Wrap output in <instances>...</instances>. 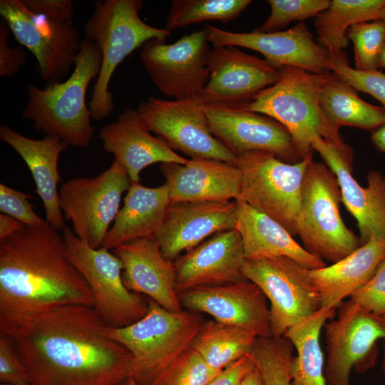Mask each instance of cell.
I'll return each instance as SVG.
<instances>
[{"label":"cell","instance_id":"37","mask_svg":"<svg viewBox=\"0 0 385 385\" xmlns=\"http://www.w3.org/2000/svg\"><path fill=\"white\" fill-rule=\"evenodd\" d=\"M221 371L190 348L164 369L151 385H208Z\"/></svg>","mask_w":385,"mask_h":385},{"label":"cell","instance_id":"40","mask_svg":"<svg viewBox=\"0 0 385 385\" xmlns=\"http://www.w3.org/2000/svg\"><path fill=\"white\" fill-rule=\"evenodd\" d=\"M30 195L0 184V211L13 217L27 227L42 225L46 220L40 217L34 210L29 200Z\"/></svg>","mask_w":385,"mask_h":385},{"label":"cell","instance_id":"51","mask_svg":"<svg viewBox=\"0 0 385 385\" xmlns=\"http://www.w3.org/2000/svg\"><path fill=\"white\" fill-rule=\"evenodd\" d=\"M384 341V356H383L381 366H382L383 371L385 373V340Z\"/></svg>","mask_w":385,"mask_h":385},{"label":"cell","instance_id":"28","mask_svg":"<svg viewBox=\"0 0 385 385\" xmlns=\"http://www.w3.org/2000/svg\"><path fill=\"white\" fill-rule=\"evenodd\" d=\"M385 258V237H374L329 266L309 270L322 307L336 309L367 284Z\"/></svg>","mask_w":385,"mask_h":385},{"label":"cell","instance_id":"47","mask_svg":"<svg viewBox=\"0 0 385 385\" xmlns=\"http://www.w3.org/2000/svg\"><path fill=\"white\" fill-rule=\"evenodd\" d=\"M371 140L376 149L385 153V123L371 133Z\"/></svg>","mask_w":385,"mask_h":385},{"label":"cell","instance_id":"46","mask_svg":"<svg viewBox=\"0 0 385 385\" xmlns=\"http://www.w3.org/2000/svg\"><path fill=\"white\" fill-rule=\"evenodd\" d=\"M26 225L8 215H0V240H3L17 232L21 230Z\"/></svg>","mask_w":385,"mask_h":385},{"label":"cell","instance_id":"3","mask_svg":"<svg viewBox=\"0 0 385 385\" xmlns=\"http://www.w3.org/2000/svg\"><path fill=\"white\" fill-rule=\"evenodd\" d=\"M101 66L99 50L84 38L72 73L65 81L47 84L43 88L28 86L23 117L31 120L36 130L58 137L69 146H88L95 128L91 123L86 96L91 81L97 79Z\"/></svg>","mask_w":385,"mask_h":385},{"label":"cell","instance_id":"50","mask_svg":"<svg viewBox=\"0 0 385 385\" xmlns=\"http://www.w3.org/2000/svg\"><path fill=\"white\" fill-rule=\"evenodd\" d=\"M380 63H381V68H385V44L383 47V49L381 53Z\"/></svg>","mask_w":385,"mask_h":385},{"label":"cell","instance_id":"29","mask_svg":"<svg viewBox=\"0 0 385 385\" xmlns=\"http://www.w3.org/2000/svg\"><path fill=\"white\" fill-rule=\"evenodd\" d=\"M170 203L165 183L148 188L132 183L102 247L111 250L135 239L155 238Z\"/></svg>","mask_w":385,"mask_h":385},{"label":"cell","instance_id":"13","mask_svg":"<svg viewBox=\"0 0 385 385\" xmlns=\"http://www.w3.org/2000/svg\"><path fill=\"white\" fill-rule=\"evenodd\" d=\"M327 342L325 376L329 385H350L353 368L364 372L375 362L376 344L385 340V318L349 299L339 307L337 317L324 326Z\"/></svg>","mask_w":385,"mask_h":385},{"label":"cell","instance_id":"33","mask_svg":"<svg viewBox=\"0 0 385 385\" xmlns=\"http://www.w3.org/2000/svg\"><path fill=\"white\" fill-rule=\"evenodd\" d=\"M257 338L245 328L210 320L202 324L192 348L212 368L222 371L250 354Z\"/></svg>","mask_w":385,"mask_h":385},{"label":"cell","instance_id":"10","mask_svg":"<svg viewBox=\"0 0 385 385\" xmlns=\"http://www.w3.org/2000/svg\"><path fill=\"white\" fill-rule=\"evenodd\" d=\"M131 184L126 170L115 160L96 177L63 183L58 192L59 205L73 233L90 247H101L120 210L122 195Z\"/></svg>","mask_w":385,"mask_h":385},{"label":"cell","instance_id":"48","mask_svg":"<svg viewBox=\"0 0 385 385\" xmlns=\"http://www.w3.org/2000/svg\"><path fill=\"white\" fill-rule=\"evenodd\" d=\"M240 385H265V384L260 372L254 365L244 376Z\"/></svg>","mask_w":385,"mask_h":385},{"label":"cell","instance_id":"30","mask_svg":"<svg viewBox=\"0 0 385 385\" xmlns=\"http://www.w3.org/2000/svg\"><path fill=\"white\" fill-rule=\"evenodd\" d=\"M385 0H332L314 18L317 43L331 58L349 61L347 31L352 25L380 19Z\"/></svg>","mask_w":385,"mask_h":385},{"label":"cell","instance_id":"22","mask_svg":"<svg viewBox=\"0 0 385 385\" xmlns=\"http://www.w3.org/2000/svg\"><path fill=\"white\" fill-rule=\"evenodd\" d=\"M235 226V200L171 202L155 239L164 257L174 262L183 252Z\"/></svg>","mask_w":385,"mask_h":385},{"label":"cell","instance_id":"11","mask_svg":"<svg viewBox=\"0 0 385 385\" xmlns=\"http://www.w3.org/2000/svg\"><path fill=\"white\" fill-rule=\"evenodd\" d=\"M309 270L285 257L246 259L242 274L270 302L272 337L286 332L322 308Z\"/></svg>","mask_w":385,"mask_h":385},{"label":"cell","instance_id":"1","mask_svg":"<svg viewBox=\"0 0 385 385\" xmlns=\"http://www.w3.org/2000/svg\"><path fill=\"white\" fill-rule=\"evenodd\" d=\"M107 327L93 307L71 305L29 317L4 334L31 385H120L133 376V358Z\"/></svg>","mask_w":385,"mask_h":385},{"label":"cell","instance_id":"49","mask_svg":"<svg viewBox=\"0 0 385 385\" xmlns=\"http://www.w3.org/2000/svg\"><path fill=\"white\" fill-rule=\"evenodd\" d=\"M120 385H140L133 376H129L125 379Z\"/></svg>","mask_w":385,"mask_h":385},{"label":"cell","instance_id":"17","mask_svg":"<svg viewBox=\"0 0 385 385\" xmlns=\"http://www.w3.org/2000/svg\"><path fill=\"white\" fill-rule=\"evenodd\" d=\"M202 107L212 133L237 157L255 150L271 153L288 163L307 157L288 130L271 117L240 106Z\"/></svg>","mask_w":385,"mask_h":385},{"label":"cell","instance_id":"39","mask_svg":"<svg viewBox=\"0 0 385 385\" xmlns=\"http://www.w3.org/2000/svg\"><path fill=\"white\" fill-rule=\"evenodd\" d=\"M329 71L334 73L357 91L368 93L385 108V73L376 71H361L349 66V61L329 58Z\"/></svg>","mask_w":385,"mask_h":385},{"label":"cell","instance_id":"19","mask_svg":"<svg viewBox=\"0 0 385 385\" xmlns=\"http://www.w3.org/2000/svg\"><path fill=\"white\" fill-rule=\"evenodd\" d=\"M212 46H233L262 53L277 68L292 66L312 73H329V53L314 38L304 22L275 32H233L212 25L203 28Z\"/></svg>","mask_w":385,"mask_h":385},{"label":"cell","instance_id":"32","mask_svg":"<svg viewBox=\"0 0 385 385\" xmlns=\"http://www.w3.org/2000/svg\"><path fill=\"white\" fill-rule=\"evenodd\" d=\"M319 101L326 118L337 128L351 126L372 133L385 123V108L364 101L356 90L332 72Z\"/></svg>","mask_w":385,"mask_h":385},{"label":"cell","instance_id":"36","mask_svg":"<svg viewBox=\"0 0 385 385\" xmlns=\"http://www.w3.org/2000/svg\"><path fill=\"white\" fill-rule=\"evenodd\" d=\"M347 38L354 45L355 68L376 71L385 44V21L381 19L356 23L349 29Z\"/></svg>","mask_w":385,"mask_h":385},{"label":"cell","instance_id":"2","mask_svg":"<svg viewBox=\"0 0 385 385\" xmlns=\"http://www.w3.org/2000/svg\"><path fill=\"white\" fill-rule=\"evenodd\" d=\"M71 305L93 307V299L56 230L46 221L0 240L1 333L29 317Z\"/></svg>","mask_w":385,"mask_h":385},{"label":"cell","instance_id":"4","mask_svg":"<svg viewBox=\"0 0 385 385\" xmlns=\"http://www.w3.org/2000/svg\"><path fill=\"white\" fill-rule=\"evenodd\" d=\"M141 0H101L95 3L84 25L85 38L93 43L101 54V66L88 104L91 118H108L114 103L108 90L118 66L149 40H166L171 32L144 22L139 13Z\"/></svg>","mask_w":385,"mask_h":385},{"label":"cell","instance_id":"35","mask_svg":"<svg viewBox=\"0 0 385 385\" xmlns=\"http://www.w3.org/2000/svg\"><path fill=\"white\" fill-rule=\"evenodd\" d=\"M293 351V344L284 337L257 338L250 354L265 385H292Z\"/></svg>","mask_w":385,"mask_h":385},{"label":"cell","instance_id":"12","mask_svg":"<svg viewBox=\"0 0 385 385\" xmlns=\"http://www.w3.org/2000/svg\"><path fill=\"white\" fill-rule=\"evenodd\" d=\"M0 15L15 38L35 56L46 85L68 76L82 42L73 21H56L36 14L24 0H1Z\"/></svg>","mask_w":385,"mask_h":385},{"label":"cell","instance_id":"25","mask_svg":"<svg viewBox=\"0 0 385 385\" xmlns=\"http://www.w3.org/2000/svg\"><path fill=\"white\" fill-rule=\"evenodd\" d=\"M171 202H230L240 197V168L222 160L191 158L186 164L162 163Z\"/></svg>","mask_w":385,"mask_h":385},{"label":"cell","instance_id":"27","mask_svg":"<svg viewBox=\"0 0 385 385\" xmlns=\"http://www.w3.org/2000/svg\"><path fill=\"white\" fill-rule=\"evenodd\" d=\"M235 202V229L241 236L246 259L285 257L309 270L327 266L324 260L306 250L279 222L240 199Z\"/></svg>","mask_w":385,"mask_h":385},{"label":"cell","instance_id":"44","mask_svg":"<svg viewBox=\"0 0 385 385\" xmlns=\"http://www.w3.org/2000/svg\"><path fill=\"white\" fill-rule=\"evenodd\" d=\"M33 13L56 21H73V3L71 0H24Z\"/></svg>","mask_w":385,"mask_h":385},{"label":"cell","instance_id":"14","mask_svg":"<svg viewBox=\"0 0 385 385\" xmlns=\"http://www.w3.org/2000/svg\"><path fill=\"white\" fill-rule=\"evenodd\" d=\"M209 44L204 29L173 43L153 38L141 47L140 59L163 94L174 99L196 98L209 80Z\"/></svg>","mask_w":385,"mask_h":385},{"label":"cell","instance_id":"43","mask_svg":"<svg viewBox=\"0 0 385 385\" xmlns=\"http://www.w3.org/2000/svg\"><path fill=\"white\" fill-rule=\"evenodd\" d=\"M10 29L3 19L0 21V76L9 77L17 73L26 62V54L19 47L9 43Z\"/></svg>","mask_w":385,"mask_h":385},{"label":"cell","instance_id":"31","mask_svg":"<svg viewBox=\"0 0 385 385\" xmlns=\"http://www.w3.org/2000/svg\"><path fill=\"white\" fill-rule=\"evenodd\" d=\"M335 309L322 307L284 334L297 352L289 366L292 385H327L320 334Z\"/></svg>","mask_w":385,"mask_h":385},{"label":"cell","instance_id":"8","mask_svg":"<svg viewBox=\"0 0 385 385\" xmlns=\"http://www.w3.org/2000/svg\"><path fill=\"white\" fill-rule=\"evenodd\" d=\"M312 160L313 153L295 163L284 162L265 151L241 154L237 162L242 175L238 199L297 235L304 177Z\"/></svg>","mask_w":385,"mask_h":385},{"label":"cell","instance_id":"21","mask_svg":"<svg viewBox=\"0 0 385 385\" xmlns=\"http://www.w3.org/2000/svg\"><path fill=\"white\" fill-rule=\"evenodd\" d=\"M245 260L235 228L217 232L174 261L177 292L245 281Z\"/></svg>","mask_w":385,"mask_h":385},{"label":"cell","instance_id":"53","mask_svg":"<svg viewBox=\"0 0 385 385\" xmlns=\"http://www.w3.org/2000/svg\"><path fill=\"white\" fill-rule=\"evenodd\" d=\"M0 385H31L30 383H17V384H5L1 383Z\"/></svg>","mask_w":385,"mask_h":385},{"label":"cell","instance_id":"38","mask_svg":"<svg viewBox=\"0 0 385 385\" xmlns=\"http://www.w3.org/2000/svg\"><path fill=\"white\" fill-rule=\"evenodd\" d=\"M271 12L257 30L275 32L290 23L315 17L325 10L331 0H269Z\"/></svg>","mask_w":385,"mask_h":385},{"label":"cell","instance_id":"54","mask_svg":"<svg viewBox=\"0 0 385 385\" xmlns=\"http://www.w3.org/2000/svg\"><path fill=\"white\" fill-rule=\"evenodd\" d=\"M385 318V316H383Z\"/></svg>","mask_w":385,"mask_h":385},{"label":"cell","instance_id":"41","mask_svg":"<svg viewBox=\"0 0 385 385\" xmlns=\"http://www.w3.org/2000/svg\"><path fill=\"white\" fill-rule=\"evenodd\" d=\"M350 299L375 314L385 316V258L369 282L354 292Z\"/></svg>","mask_w":385,"mask_h":385},{"label":"cell","instance_id":"15","mask_svg":"<svg viewBox=\"0 0 385 385\" xmlns=\"http://www.w3.org/2000/svg\"><path fill=\"white\" fill-rule=\"evenodd\" d=\"M137 111L150 130L174 150L192 158L215 159L237 165V157L212 133L196 98L150 97L139 104Z\"/></svg>","mask_w":385,"mask_h":385},{"label":"cell","instance_id":"34","mask_svg":"<svg viewBox=\"0 0 385 385\" xmlns=\"http://www.w3.org/2000/svg\"><path fill=\"white\" fill-rule=\"evenodd\" d=\"M252 3L250 0H174L165 24L169 31L206 21L230 22Z\"/></svg>","mask_w":385,"mask_h":385},{"label":"cell","instance_id":"23","mask_svg":"<svg viewBox=\"0 0 385 385\" xmlns=\"http://www.w3.org/2000/svg\"><path fill=\"white\" fill-rule=\"evenodd\" d=\"M98 136L104 150L124 167L132 183L140 182L141 172L149 165L189 161L163 139L153 135L137 109L125 110L116 120L101 127Z\"/></svg>","mask_w":385,"mask_h":385},{"label":"cell","instance_id":"9","mask_svg":"<svg viewBox=\"0 0 385 385\" xmlns=\"http://www.w3.org/2000/svg\"><path fill=\"white\" fill-rule=\"evenodd\" d=\"M63 237L68 259L86 282L93 308L108 327H127L146 314L147 297L125 286L121 262L113 252L103 247H90L68 227L63 230Z\"/></svg>","mask_w":385,"mask_h":385},{"label":"cell","instance_id":"20","mask_svg":"<svg viewBox=\"0 0 385 385\" xmlns=\"http://www.w3.org/2000/svg\"><path fill=\"white\" fill-rule=\"evenodd\" d=\"M178 297L185 310L210 314L218 322L245 328L257 337H272L267 299L249 280L195 287Z\"/></svg>","mask_w":385,"mask_h":385},{"label":"cell","instance_id":"16","mask_svg":"<svg viewBox=\"0 0 385 385\" xmlns=\"http://www.w3.org/2000/svg\"><path fill=\"white\" fill-rule=\"evenodd\" d=\"M311 146L337 179L342 202L357 222L360 245L374 237H385V176L371 170L367 186L362 187L352 176L353 149L343 139L318 137Z\"/></svg>","mask_w":385,"mask_h":385},{"label":"cell","instance_id":"7","mask_svg":"<svg viewBox=\"0 0 385 385\" xmlns=\"http://www.w3.org/2000/svg\"><path fill=\"white\" fill-rule=\"evenodd\" d=\"M337 179L325 164L312 160L304 177L296 233L311 254L335 263L360 246L343 222Z\"/></svg>","mask_w":385,"mask_h":385},{"label":"cell","instance_id":"5","mask_svg":"<svg viewBox=\"0 0 385 385\" xmlns=\"http://www.w3.org/2000/svg\"><path fill=\"white\" fill-rule=\"evenodd\" d=\"M146 314L120 328L107 327L106 334L132 354L133 377L140 385H151L155 377L192 346L203 324L200 313L168 311L147 297Z\"/></svg>","mask_w":385,"mask_h":385},{"label":"cell","instance_id":"26","mask_svg":"<svg viewBox=\"0 0 385 385\" xmlns=\"http://www.w3.org/2000/svg\"><path fill=\"white\" fill-rule=\"evenodd\" d=\"M0 139L10 145L28 166L36 185V193L41 200L46 221L55 230H63L64 217L59 205L57 186L61 181L58 160L69 146L56 136L31 138L1 125Z\"/></svg>","mask_w":385,"mask_h":385},{"label":"cell","instance_id":"52","mask_svg":"<svg viewBox=\"0 0 385 385\" xmlns=\"http://www.w3.org/2000/svg\"><path fill=\"white\" fill-rule=\"evenodd\" d=\"M380 19L385 21V5L384 6V7L382 8V9H381V11L380 12Z\"/></svg>","mask_w":385,"mask_h":385},{"label":"cell","instance_id":"24","mask_svg":"<svg viewBox=\"0 0 385 385\" xmlns=\"http://www.w3.org/2000/svg\"><path fill=\"white\" fill-rule=\"evenodd\" d=\"M112 250L121 262L123 281L130 291L146 295L168 311L183 310L174 262L164 257L155 238L135 239Z\"/></svg>","mask_w":385,"mask_h":385},{"label":"cell","instance_id":"45","mask_svg":"<svg viewBox=\"0 0 385 385\" xmlns=\"http://www.w3.org/2000/svg\"><path fill=\"white\" fill-rule=\"evenodd\" d=\"M253 366L251 354H247L223 369L208 385H240Z\"/></svg>","mask_w":385,"mask_h":385},{"label":"cell","instance_id":"42","mask_svg":"<svg viewBox=\"0 0 385 385\" xmlns=\"http://www.w3.org/2000/svg\"><path fill=\"white\" fill-rule=\"evenodd\" d=\"M0 381L5 384L30 383L28 370L13 342L0 334Z\"/></svg>","mask_w":385,"mask_h":385},{"label":"cell","instance_id":"6","mask_svg":"<svg viewBox=\"0 0 385 385\" xmlns=\"http://www.w3.org/2000/svg\"><path fill=\"white\" fill-rule=\"evenodd\" d=\"M330 74L283 67L277 83L240 107L267 115L282 124L304 155L307 156L313 153L312 143L318 137L342 139L339 128L328 121L320 106V93Z\"/></svg>","mask_w":385,"mask_h":385},{"label":"cell","instance_id":"18","mask_svg":"<svg viewBox=\"0 0 385 385\" xmlns=\"http://www.w3.org/2000/svg\"><path fill=\"white\" fill-rule=\"evenodd\" d=\"M208 68L209 80L196 97L202 105L244 106L281 76V68L233 46H212Z\"/></svg>","mask_w":385,"mask_h":385}]
</instances>
